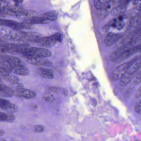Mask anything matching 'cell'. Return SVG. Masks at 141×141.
Listing matches in <instances>:
<instances>
[{
  "label": "cell",
  "instance_id": "obj_23",
  "mask_svg": "<svg viewBox=\"0 0 141 141\" xmlns=\"http://www.w3.org/2000/svg\"><path fill=\"white\" fill-rule=\"evenodd\" d=\"M135 111L139 114L141 115V99L135 104Z\"/></svg>",
  "mask_w": 141,
  "mask_h": 141
},
{
  "label": "cell",
  "instance_id": "obj_33",
  "mask_svg": "<svg viewBox=\"0 0 141 141\" xmlns=\"http://www.w3.org/2000/svg\"><path fill=\"white\" fill-rule=\"evenodd\" d=\"M118 19H119V20L121 21L122 20V17H120L118 18Z\"/></svg>",
  "mask_w": 141,
  "mask_h": 141
},
{
  "label": "cell",
  "instance_id": "obj_31",
  "mask_svg": "<svg viewBox=\"0 0 141 141\" xmlns=\"http://www.w3.org/2000/svg\"><path fill=\"white\" fill-rule=\"evenodd\" d=\"M13 1H14L16 5L17 6L18 5L19 3H20V1H19V0H13Z\"/></svg>",
  "mask_w": 141,
  "mask_h": 141
},
{
  "label": "cell",
  "instance_id": "obj_16",
  "mask_svg": "<svg viewBox=\"0 0 141 141\" xmlns=\"http://www.w3.org/2000/svg\"><path fill=\"white\" fill-rule=\"evenodd\" d=\"M141 67V58H138L127 70L126 73L133 76L134 74Z\"/></svg>",
  "mask_w": 141,
  "mask_h": 141
},
{
  "label": "cell",
  "instance_id": "obj_12",
  "mask_svg": "<svg viewBox=\"0 0 141 141\" xmlns=\"http://www.w3.org/2000/svg\"><path fill=\"white\" fill-rule=\"evenodd\" d=\"M121 35L115 33H109L104 39V43L107 46H110L116 43L121 38Z\"/></svg>",
  "mask_w": 141,
  "mask_h": 141
},
{
  "label": "cell",
  "instance_id": "obj_21",
  "mask_svg": "<svg viewBox=\"0 0 141 141\" xmlns=\"http://www.w3.org/2000/svg\"><path fill=\"white\" fill-rule=\"evenodd\" d=\"M43 100L49 103H51L54 101V97L53 94L49 92H46L43 96Z\"/></svg>",
  "mask_w": 141,
  "mask_h": 141
},
{
  "label": "cell",
  "instance_id": "obj_3",
  "mask_svg": "<svg viewBox=\"0 0 141 141\" xmlns=\"http://www.w3.org/2000/svg\"><path fill=\"white\" fill-rule=\"evenodd\" d=\"M138 58V57H135L132 59L123 63L117 67L112 72V80L113 81L120 80Z\"/></svg>",
  "mask_w": 141,
  "mask_h": 141
},
{
  "label": "cell",
  "instance_id": "obj_20",
  "mask_svg": "<svg viewBox=\"0 0 141 141\" xmlns=\"http://www.w3.org/2000/svg\"><path fill=\"white\" fill-rule=\"evenodd\" d=\"M42 16L49 21L55 20L57 17L56 14L53 12H49L45 13Z\"/></svg>",
  "mask_w": 141,
  "mask_h": 141
},
{
  "label": "cell",
  "instance_id": "obj_32",
  "mask_svg": "<svg viewBox=\"0 0 141 141\" xmlns=\"http://www.w3.org/2000/svg\"><path fill=\"white\" fill-rule=\"evenodd\" d=\"M4 133H5L4 131L2 130H0V136H2V135H3L4 134Z\"/></svg>",
  "mask_w": 141,
  "mask_h": 141
},
{
  "label": "cell",
  "instance_id": "obj_9",
  "mask_svg": "<svg viewBox=\"0 0 141 141\" xmlns=\"http://www.w3.org/2000/svg\"><path fill=\"white\" fill-rule=\"evenodd\" d=\"M0 60L6 61L12 67L16 65H25V63L20 59L11 55H1Z\"/></svg>",
  "mask_w": 141,
  "mask_h": 141
},
{
  "label": "cell",
  "instance_id": "obj_29",
  "mask_svg": "<svg viewBox=\"0 0 141 141\" xmlns=\"http://www.w3.org/2000/svg\"><path fill=\"white\" fill-rule=\"evenodd\" d=\"M135 96L136 98L141 97V86H140V88L138 89V91L136 92Z\"/></svg>",
  "mask_w": 141,
  "mask_h": 141
},
{
  "label": "cell",
  "instance_id": "obj_2",
  "mask_svg": "<svg viewBox=\"0 0 141 141\" xmlns=\"http://www.w3.org/2000/svg\"><path fill=\"white\" fill-rule=\"evenodd\" d=\"M41 35L31 32H13L5 35L7 39L20 41H31L36 42Z\"/></svg>",
  "mask_w": 141,
  "mask_h": 141
},
{
  "label": "cell",
  "instance_id": "obj_22",
  "mask_svg": "<svg viewBox=\"0 0 141 141\" xmlns=\"http://www.w3.org/2000/svg\"><path fill=\"white\" fill-rule=\"evenodd\" d=\"M141 82V70L138 72L134 79L133 83L135 85H137Z\"/></svg>",
  "mask_w": 141,
  "mask_h": 141
},
{
  "label": "cell",
  "instance_id": "obj_1",
  "mask_svg": "<svg viewBox=\"0 0 141 141\" xmlns=\"http://www.w3.org/2000/svg\"><path fill=\"white\" fill-rule=\"evenodd\" d=\"M20 54L26 58H46L51 55V52L47 49L37 47H26L21 50Z\"/></svg>",
  "mask_w": 141,
  "mask_h": 141
},
{
  "label": "cell",
  "instance_id": "obj_13",
  "mask_svg": "<svg viewBox=\"0 0 141 141\" xmlns=\"http://www.w3.org/2000/svg\"><path fill=\"white\" fill-rule=\"evenodd\" d=\"M12 72L23 76L27 75L29 74L28 70L25 65H16L12 66Z\"/></svg>",
  "mask_w": 141,
  "mask_h": 141
},
{
  "label": "cell",
  "instance_id": "obj_14",
  "mask_svg": "<svg viewBox=\"0 0 141 141\" xmlns=\"http://www.w3.org/2000/svg\"><path fill=\"white\" fill-rule=\"evenodd\" d=\"M112 0H94L95 7L98 10H106L110 7Z\"/></svg>",
  "mask_w": 141,
  "mask_h": 141
},
{
  "label": "cell",
  "instance_id": "obj_26",
  "mask_svg": "<svg viewBox=\"0 0 141 141\" xmlns=\"http://www.w3.org/2000/svg\"><path fill=\"white\" fill-rule=\"evenodd\" d=\"M53 36L57 42H61L63 39V35L60 33H56L53 35Z\"/></svg>",
  "mask_w": 141,
  "mask_h": 141
},
{
  "label": "cell",
  "instance_id": "obj_25",
  "mask_svg": "<svg viewBox=\"0 0 141 141\" xmlns=\"http://www.w3.org/2000/svg\"><path fill=\"white\" fill-rule=\"evenodd\" d=\"M47 89L49 91H50L56 93L61 92V91H62V89L55 86H48L47 87Z\"/></svg>",
  "mask_w": 141,
  "mask_h": 141
},
{
  "label": "cell",
  "instance_id": "obj_5",
  "mask_svg": "<svg viewBox=\"0 0 141 141\" xmlns=\"http://www.w3.org/2000/svg\"><path fill=\"white\" fill-rule=\"evenodd\" d=\"M0 25L5 27H9L13 30H18L30 28V25H29V24L20 23L15 21L5 19H1Z\"/></svg>",
  "mask_w": 141,
  "mask_h": 141
},
{
  "label": "cell",
  "instance_id": "obj_15",
  "mask_svg": "<svg viewBox=\"0 0 141 141\" xmlns=\"http://www.w3.org/2000/svg\"><path fill=\"white\" fill-rule=\"evenodd\" d=\"M0 95L1 96L5 97H12L14 95V92L13 89L10 87L0 84Z\"/></svg>",
  "mask_w": 141,
  "mask_h": 141
},
{
  "label": "cell",
  "instance_id": "obj_6",
  "mask_svg": "<svg viewBox=\"0 0 141 141\" xmlns=\"http://www.w3.org/2000/svg\"><path fill=\"white\" fill-rule=\"evenodd\" d=\"M14 92V96L24 99H33L36 96V94L34 91L23 88L16 89Z\"/></svg>",
  "mask_w": 141,
  "mask_h": 141
},
{
  "label": "cell",
  "instance_id": "obj_24",
  "mask_svg": "<svg viewBox=\"0 0 141 141\" xmlns=\"http://www.w3.org/2000/svg\"><path fill=\"white\" fill-rule=\"evenodd\" d=\"M7 118L5 121L7 122H12L14 121L15 117L12 113H6Z\"/></svg>",
  "mask_w": 141,
  "mask_h": 141
},
{
  "label": "cell",
  "instance_id": "obj_17",
  "mask_svg": "<svg viewBox=\"0 0 141 141\" xmlns=\"http://www.w3.org/2000/svg\"><path fill=\"white\" fill-rule=\"evenodd\" d=\"M132 77L133 76L126 73L119 80V84L121 86H126L131 82Z\"/></svg>",
  "mask_w": 141,
  "mask_h": 141
},
{
  "label": "cell",
  "instance_id": "obj_4",
  "mask_svg": "<svg viewBox=\"0 0 141 141\" xmlns=\"http://www.w3.org/2000/svg\"><path fill=\"white\" fill-rule=\"evenodd\" d=\"M29 45L27 44H4L1 47V52L20 54L21 50L22 49L29 47Z\"/></svg>",
  "mask_w": 141,
  "mask_h": 141
},
{
  "label": "cell",
  "instance_id": "obj_7",
  "mask_svg": "<svg viewBox=\"0 0 141 141\" xmlns=\"http://www.w3.org/2000/svg\"><path fill=\"white\" fill-rule=\"evenodd\" d=\"M35 42L37 43L39 45L44 47H51L54 45L57 42L53 35L49 37L41 36L36 40Z\"/></svg>",
  "mask_w": 141,
  "mask_h": 141
},
{
  "label": "cell",
  "instance_id": "obj_18",
  "mask_svg": "<svg viewBox=\"0 0 141 141\" xmlns=\"http://www.w3.org/2000/svg\"><path fill=\"white\" fill-rule=\"evenodd\" d=\"M49 20L45 19L43 17H35L31 18L29 20L30 23L33 24H46L48 22Z\"/></svg>",
  "mask_w": 141,
  "mask_h": 141
},
{
  "label": "cell",
  "instance_id": "obj_28",
  "mask_svg": "<svg viewBox=\"0 0 141 141\" xmlns=\"http://www.w3.org/2000/svg\"><path fill=\"white\" fill-rule=\"evenodd\" d=\"M7 114L3 112L0 113V121H5L7 118Z\"/></svg>",
  "mask_w": 141,
  "mask_h": 141
},
{
  "label": "cell",
  "instance_id": "obj_19",
  "mask_svg": "<svg viewBox=\"0 0 141 141\" xmlns=\"http://www.w3.org/2000/svg\"><path fill=\"white\" fill-rule=\"evenodd\" d=\"M2 77L4 80L7 82H9L11 84L17 83L20 80L18 77L10 74L5 75Z\"/></svg>",
  "mask_w": 141,
  "mask_h": 141
},
{
  "label": "cell",
  "instance_id": "obj_30",
  "mask_svg": "<svg viewBox=\"0 0 141 141\" xmlns=\"http://www.w3.org/2000/svg\"><path fill=\"white\" fill-rule=\"evenodd\" d=\"M61 92L63 94H64V95H66V96L67 95V91L66 89H62Z\"/></svg>",
  "mask_w": 141,
  "mask_h": 141
},
{
  "label": "cell",
  "instance_id": "obj_8",
  "mask_svg": "<svg viewBox=\"0 0 141 141\" xmlns=\"http://www.w3.org/2000/svg\"><path fill=\"white\" fill-rule=\"evenodd\" d=\"M0 108L2 110L9 113H14L17 111V107L15 105L11 103L9 101L2 98L0 99Z\"/></svg>",
  "mask_w": 141,
  "mask_h": 141
},
{
  "label": "cell",
  "instance_id": "obj_10",
  "mask_svg": "<svg viewBox=\"0 0 141 141\" xmlns=\"http://www.w3.org/2000/svg\"><path fill=\"white\" fill-rule=\"evenodd\" d=\"M27 63L35 65L49 67L52 64L50 61L44 58H27Z\"/></svg>",
  "mask_w": 141,
  "mask_h": 141
},
{
  "label": "cell",
  "instance_id": "obj_27",
  "mask_svg": "<svg viewBox=\"0 0 141 141\" xmlns=\"http://www.w3.org/2000/svg\"><path fill=\"white\" fill-rule=\"evenodd\" d=\"M44 130V127H43L42 126L38 125V126H35L34 127V131L36 133H40L43 132Z\"/></svg>",
  "mask_w": 141,
  "mask_h": 141
},
{
  "label": "cell",
  "instance_id": "obj_11",
  "mask_svg": "<svg viewBox=\"0 0 141 141\" xmlns=\"http://www.w3.org/2000/svg\"><path fill=\"white\" fill-rule=\"evenodd\" d=\"M37 71L39 75L44 78L51 80L54 77L53 71L51 69L39 67L37 68Z\"/></svg>",
  "mask_w": 141,
  "mask_h": 141
}]
</instances>
